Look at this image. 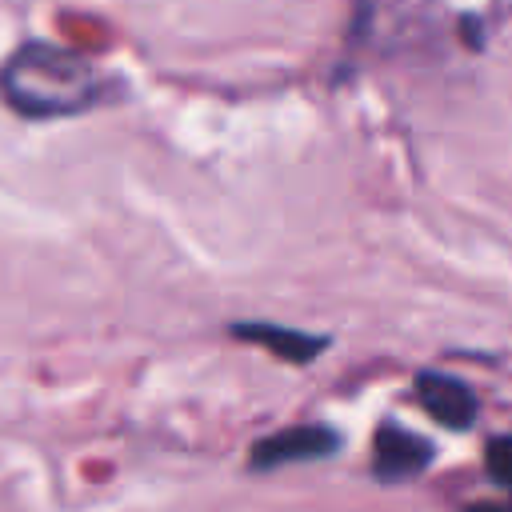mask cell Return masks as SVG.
<instances>
[{"mask_svg":"<svg viewBox=\"0 0 512 512\" xmlns=\"http://www.w3.org/2000/svg\"><path fill=\"white\" fill-rule=\"evenodd\" d=\"M108 80L72 48L28 40L0 68V96L32 120H56L88 112L104 100Z\"/></svg>","mask_w":512,"mask_h":512,"instance_id":"cell-1","label":"cell"},{"mask_svg":"<svg viewBox=\"0 0 512 512\" xmlns=\"http://www.w3.org/2000/svg\"><path fill=\"white\" fill-rule=\"evenodd\" d=\"M432 456H436L432 440L404 428L400 420H384L372 436V476L380 484H400V480L420 476L432 464Z\"/></svg>","mask_w":512,"mask_h":512,"instance_id":"cell-2","label":"cell"},{"mask_svg":"<svg viewBox=\"0 0 512 512\" xmlns=\"http://www.w3.org/2000/svg\"><path fill=\"white\" fill-rule=\"evenodd\" d=\"M336 448H340V432L336 428H328V424H292V428H280V432L256 440L248 460H252V468L272 472V468H284V464L336 456Z\"/></svg>","mask_w":512,"mask_h":512,"instance_id":"cell-3","label":"cell"},{"mask_svg":"<svg viewBox=\"0 0 512 512\" xmlns=\"http://www.w3.org/2000/svg\"><path fill=\"white\" fill-rule=\"evenodd\" d=\"M412 392H416V404H420L436 424L456 428V432L472 428V420H476V412H480L476 392H472L460 376H448V372H436V368L416 372Z\"/></svg>","mask_w":512,"mask_h":512,"instance_id":"cell-4","label":"cell"},{"mask_svg":"<svg viewBox=\"0 0 512 512\" xmlns=\"http://www.w3.org/2000/svg\"><path fill=\"white\" fill-rule=\"evenodd\" d=\"M228 332L244 344H256V348L288 360V364H312L328 348V336L300 332V328H288V324H268V320H236Z\"/></svg>","mask_w":512,"mask_h":512,"instance_id":"cell-5","label":"cell"},{"mask_svg":"<svg viewBox=\"0 0 512 512\" xmlns=\"http://www.w3.org/2000/svg\"><path fill=\"white\" fill-rule=\"evenodd\" d=\"M484 464H488V476L512 496V436H492L484 448Z\"/></svg>","mask_w":512,"mask_h":512,"instance_id":"cell-6","label":"cell"}]
</instances>
